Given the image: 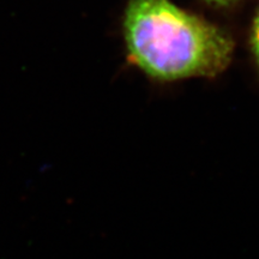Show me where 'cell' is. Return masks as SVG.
<instances>
[{
    "label": "cell",
    "mask_w": 259,
    "mask_h": 259,
    "mask_svg": "<svg viewBox=\"0 0 259 259\" xmlns=\"http://www.w3.org/2000/svg\"><path fill=\"white\" fill-rule=\"evenodd\" d=\"M125 38L132 60L149 76L163 80L216 76L233 53L226 32L169 0H131Z\"/></svg>",
    "instance_id": "cell-1"
},
{
    "label": "cell",
    "mask_w": 259,
    "mask_h": 259,
    "mask_svg": "<svg viewBox=\"0 0 259 259\" xmlns=\"http://www.w3.org/2000/svg\"><path fill=\"white\" fill-rule=\"evenodd\" d=\"M251 46L253 54L255 57V60L259 65V11L257 16H255L253 27H252V34H251Z\"/></svg>",
    "instance_id": "cell-2"
},
{
    "label": "cell",
    "mask_w": 259,
    "mask_h": 259,
    "mask_svg": "<svg viewBox=\"0 0 259 259\" xmlns=\"http://www.w3.org/2000/svg\"><path fill=\"white\" fill-rule=\"evenodd\" d=\"M206 2L212 3V4H216V5H228L234 2V0H206Z\"/></svg>",
    "instance_id": "cell-3"
}]
</instances>
